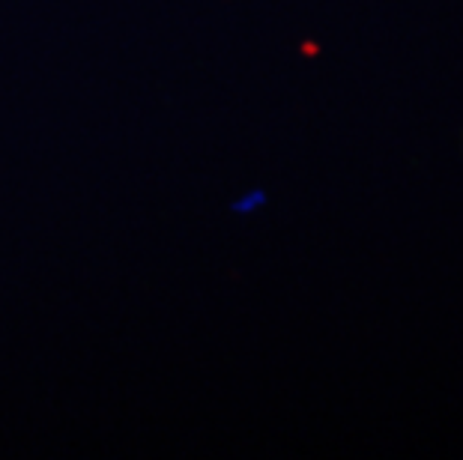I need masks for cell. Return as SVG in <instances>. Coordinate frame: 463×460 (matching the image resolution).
Returning a JSON list of instances; mask_svg holds the SVG:
<instances>
[{"label":"cell","mask_w":463,"mask_h":460,"mask_svg":"<svg viewBox=\"0 0 463 460\" xmlns=\"http://www.w3.org/2000/svg\"><path fill=\"white\" fill-rule=\"evenodd\" d=\"M263 203H266V192H263V189H254V192L245 194L242 201H236V203H233V212H240V215L254 212L258 207H263Z\"/></svg>","instance_id":"obj_1"}]
</instances>
